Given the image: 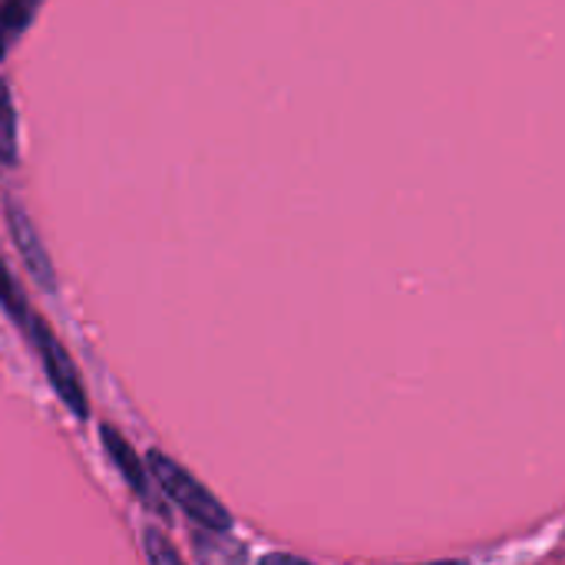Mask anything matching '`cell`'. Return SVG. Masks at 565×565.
I'll use <instances>...</instances> for the list:
<instances>
[{
  "label": "cell",
  "instance_id": "obj_1",
  "mask_svg": "<svg viewBox=\"0 0 565 565\" xmlns=\"http://www.w3.org/2000/svg\"><path fill=\"white\" fill-rule=\"evenodd\" d=\"M149 473L156 477V483H159V490L192 520V523H199V526H205L209 533H228L232 530V516H228V510L189 473V470H182L172 457H166V454H159V450H152L149 454Z\"/></svg>",
  "mask_w": 565,
  "mask_h": 565
},
{
  "label": "cell",
  "instance_id": "obj_3",
  "mask_svg": "<svg viewBox=\"0 0 565 565\" xmlns=\"http://www.w3.org/2000/svg\"><path fill=\"white\" fill-rule=\"evenodd\" d=\"M3 212H7V222H10V235H13V242H17V248H20V255H23V262H26V271L33 275V281H36L40 288L53 291V288H56L53 265H50V255L43 252V242H40V235H36L30 215H26L13 199H7Z\"/></svg>",
  "mask_w": 565,
  "mask_h": 565
},
{
  "label": "cell",
  "instance_id": "obj_5",
  "mask_svg": "<svg viewBox=\"0 0 565 565\" xmlns=\"http://www.w3.org/2000/svg\"><path fill=\"white\" fill-rule=\"evenodd\" d=\"M0 305H3V311L20 324V331H23V338H26V341L43 328V318L30 308V301L23 298L20 285L13 281V275L7 271V265H3V262H0Z\"/></svg>",
  "mask_w": 565,
  "mask_h": 565
},
{
  "label": "cell",
  "instance_id": "obj_4",
  "mask_svg": "<svg viewBox=\"0 0 565 565\" xmlns=\"http://www.w3.org/2000/svg\"><path fill=\"white\" fill-rule=\"evenodd\" d=\"M43 0H0V60L17 46L26 26L36 20Z\"/></svg>",
  "mask_w": 565,
  "mask_h": 565
},
{
  "label": "cell",
  "instance_id": "obj_2",
  "mask_svg": "<svg viewBox=\"0 0 565 565\" xmlns=\"http://www.w3.org/2000/svg\"><path fill=\"white\" fill-rule=\"evenodd\" d=\"M99 434H103V447H106V454H109L113 467L122 473L126 487L139 497V503H142V507H149V510H152V513H159V516H169V513H166V500L159 497V487H152V477H149L146 463L132 454V447H129V444H126L113 427H103Z\"/></svg>",
  "mask_w": 565,
  "mask_h": 565
},
{
  "label": "cell",
  "instance_id": "obj_7",
  "mask_svg": "<svg viewBox=\"0 0 565 565\" xmlns=\"http://www.w3.org/2000/svg\"><path fill=\"white\" fill-rule=\"evenodd\" d=\"M146 559L152 565H179V553L169 546V540H162L156 530H146Z\"/></svg>",
  "mask_w": 565,
  "mask_h": 565
},
{
  "label": "cell",
  "instance_id": "obj_6",
  "mask_svg": "<svg viewBox=\"0 0 565 565\" xmlns=\"http://www.w3.org/2000/svg\"><path fill=\"white\" fill-rule=\"evenodd\" d=\"M0 162L17 166L20 162V142H17V109L7 83L0 79Z\"/></svg>",
  "mask_w": 565,
  "mask_h": 565
}]
</instances>
